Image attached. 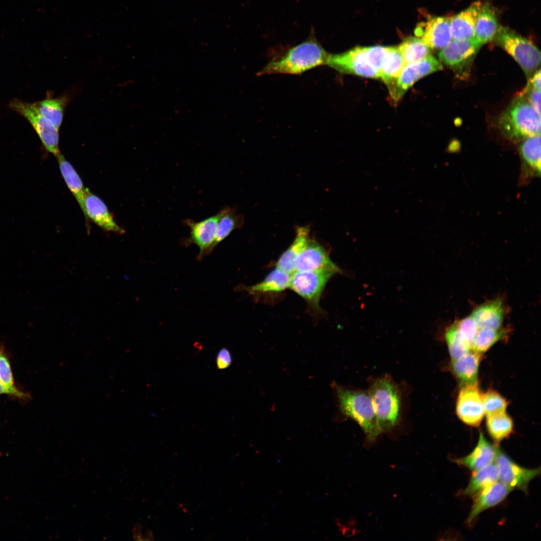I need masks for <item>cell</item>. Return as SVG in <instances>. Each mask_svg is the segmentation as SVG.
<instances>
[{
  "label": "cell",
  "instance_id": "6",
  "mask_svg": "<svg viewBox=\"0 0 541 541\" xmlns=\"http://www.w3.org/2000/svg\"><path fill=\"white\" fill-rule=\"evenodd\" d=\"M481 46L474 38L452 39L439 52L438 58L457 78L465 80L470 75L473 61Z\"/></svg>",
  "mask_w": 541,
  "mask_h": 541
},
{
  "label": "cell",
  "instance_id": "40",
  "mask_svg": "<svg viewBox=\"0 0 541 541\" xmlns=\"http://www.w3.org/2000/svg\"><path fill=\"white\" fill-rule=\"evenodd\" d=\"M232 362V357L229 350L226 348H222L218 352L216 357V364L217 368L223 369L228 367Z\"/></svg>",
  "mask_w": 541,
  "mask_h": 541
},
{
  "label": "cell",
  "instance_id": "10",
  "mask_svg": "<svg viewBox=\"0 0 541 541\" xmlns=\"http://www.w3.org/2000/svg\"><path fill=\"white\" fill-rule=\"evenodd\" d=\"M326 65L341 73L379 78L377 72L369 62L364 47H357L340 54H329Z\"/></svg>",
  "mask_w": 541,
  "mask_h": 541
},
{
  "label": "cell",
  "instance_id": "25",
  "mask_svg": "<svg viewBox=\"0 0 541 541\" xmlns=\"http://www.w3.org/2000/svg\"><path fill=\"white\" fill-rule=\"evenodd\" d=\"M61 174L84 213V199L86 188L79 175L71 164L60 153L57 156Z\"/></svg>",
  "mask_w": 541,
  "mask_h": 541
},
{
  "label": "cell",
  "instance_id": "7",
  "mask_svg": "<svg viewBox=\"0 0 541 541\" xmlns=\"http://www.w3.org/2000/svg\"><path fill=\"white\" fill-rule=\"evenodd\" d=\"M8 106L29 121L48 152L56 157L60 153L59 129L40 114L34 103L14 99L10 102Z\"/></svg>",
  "mask_w": 541,
  "mask_h": 541
},
{
  "label": "cell",
  "instance_id": "14",
  "mask_svg": "<svg viewBox=\"0 0 541 541\" xmlns=\"http://www.w3.org/2000/svg\"><path fill=\"white\" fill-rule=\"evenodd\" d=\"M451 18L435 17L418 24L415 35L430 48L441 50L452 40Z\"/></svg>",
  "mask_w": 541,
  "mask_h": 541
},
{
  "label": "cell",
  "instance_id": "24",
  "mask_svg": "<svg viewBox=\"0 0 541 541\" xmlns=\"http://www.w3.org/2000/svg\"><path fill=\"white\" fill-rule=\"evenodd\" d=\"M499 480L495 463L474 471L466 487L461 494L474 497L482 490Z\"/></svg>",
  "mask_w": 541,
  "mask_h": 541
},
{
  "label": "cell",
  "instance_id": "36",
  "mask_svg": "<svg viewBox=\"0 0 541 541\" xmlns=\"http://www.w3.org/2000/svg\"><path fill=\"white\" fill-rule=\"evenodd\" d=\"M462 337L472 349V347L478 331V327L471 316L455 322Z\"/></svg>",
  "mask_w": 541,
  "mask_h": 541
},
{
  "label": "cell",
  "instance_id": "12",
  "mask_svg": "<svg viewBox=\"0 0 541 541\" xmlns=\"http://www.w3.org/2000/svg\"><path fill=\"white\" fill-rule=\"evenodd\" d=\"M456 413L466 424L477 427L484 415L482 394L477 383L461 386L456 403Z\"/></svg>",
  "mask_w": 541,
  "mask_h": 541
},
{
  "label": "cell",
  "instance_id": "18",
  "mask_svg": "<svg viewBox=\"0 0 541 541\" xmlns=\"http://www.w3.org/2000/svg\"><path fill=\"white\" fill-rule=\"evenodd\" d=\"M512 490L499 480L482 490L474 497L466 522L471 523L482 511L500 503Z\"/></svg>",
  "mask_w": 541,
  "mask_h": 541
},
{
  "label": "cell",
  "instance_id": "11",
  "mask_svg": "<svg viewBox=\"0 0 541 541\" xmlns=\"http://www.w3.org/2000/svg\"><path fill=\"white\" fill-rule=\"evenodd\" d=\"M494 463L500 481L512 490L519 489L525 493L529 483L540 473V467L528 469L518 465L499 448Z\"/></svg>",
  "mask_w": 541,
  "mask_h": 541
},
{
  "label": "cell",
  "instance_id": "13",
  "mask_svg": "<svg viewBox=\"0 0 541 541\" xmlns=\"http://www.w3.org/2000/svg\"><path fill=\"white\" fill-rule=\"evenodd\" d=\"M295 271L327 270L341 273L340 268L331 259L325 248L316 240L309 238L295 261Z\"/></svg>",
  "mask_w": 541,
  "mask_h": 541
},
{
  "label": "cell",
  "instance_id": "31",
  "mask_svg": "<svg viewBox=\"0 0 541 541\" xmlns=\"http://www.w3.org/2000/svg\"><path fill=\"white\" fill-rule=\"evenodd\" d=\"M486 428L495 445L498 446L501 440L512 432L513 423L512 419L504 412L486 416Z\"/></svg>",
  "mask_w": 541,
  "mask_h": 541
},
{
  "label": "cell",
  "instance_id": "17",
  "mask_svg": "<svg viewBox=\"0 0 541 541\" xmlns=\"http://www.w3.org/2000/svg\"><path fill=\"white\" fill-rule=\"evenodd\" d=\"M479 433L477 445L467 455L454 460L458 464L475 471L494 462L498 449Z\"/></svg>",
  "mask_w": 541,
  "mask_h": 541
},
{
  "label": "cell",
  "instance_id": "4",
  "mask_svg": "<svg viewBox=\"0 0 541 541\" xmlns=\"http://www.w3.org/2000/svg\"><path fill=\"white\" fill-rule=\"evenodd\" d=\"M499 127L503 135L513 142L540 135V114L520 94L501 115Z\"/></svg>",
  "mask_w": 541,
  "mask_h": 541
},
{
  "label": "cell",
  "instance_id": "1",
  "mask_svg": "<svg viewBox=\"0 0 541 541\" xmlns=\"http://www.w3.org/2000/svg\"><path fill=\"white\" fill-rule=\"evenodd\" d=\"M329 55L314 36H312L306 41L290 49L282 56L272 60L257 75L301 74L326 64Z\"/></svg>",
  "mask_w": 541,
  "mask_h": 541
},
{
  "label": "cell",
  "instance_id": "34",
  "mask_svg": "<svg viewBox=\"0 0 541 541\" xmlns=\"http://www.w3.org/2000/svg\"><path fill=\"white\" fill-rule=\"evenodd\" d=\"M445 339L452 360L458 359L471 350L460 334L455 322L446 330Z\"/></svg>",
  "mask_w": 541,
  "mask_h": 541
},
{
  "label": "cell",
  "instance_id": "30",
  "mask_svg": "<svg viewBox=\"0 0 541 541\" xmlns=\"http://www.w3.org/2000/svg\"><path fill=\"white\" fill-rule=\"evenodd\" d=\"M519 152L529 169L536 175L540 172V136L536 135L523 139L519 146Z\"/></svg>",
  "mask_w": 541,
  "mask_h": 541
},
{
  "label": "cell",
  "instance_id": "15",
  "mask_svg": "<svg viewBox=\"0 0 541 541\" xmlns=\"http://www.w3.org/2000/svg\"><path fill=\"white\" fill-rule=\"evenodd\" d=\"M223 207L216 214L200 221L195 222L188 218L183 220V224L189 228V237L184 241L185 244L193 243L199 248L198 257L208 254L212 244L219 220L224 212Z\"/></svg>",
  "mask_w": 541,
  "mask_h": 541
},
{
  "label": "cell",
  "instance_id": "9",
  "mask_svg": "<svg viewBox=\"0 0 541 541\" xmlns=\"http://www.w3.org/2000/svg\"><path fill=\"white\" fill-rule=\"evenodd\" d=\"M442 68L441 62L432 55L418 62L406 65L396 80L388 87L394 104L397 103L407 90L417 81Z\"/></svg>",
  "mask_w": 541,
  "mask_h": 541
},
{
  "label": "cell",
  "instance_id": "35",
  "mask_svg": "<svg viewBox=\"0 0 541 541\" xmlns=\"http://www.w3.org/2000/svg\"><path fill=\"white\" fill-rule=\"evenodd\" d=\"M482 401L486 416L505 412L508 404L505 398L492 389L482 394Z\"/></svg>",
  "mask_w": 541,
  "mask_h": 541
},
{
  "label": "cell",
  "instance_id": "5",
  "mask_svg": "<svg viewBox=\"0 0 541 541\" xmlns=\"http://www.w3.org/2000/svg\"><path fill=\"white\" fill-rule=\"evenodd\" d=\"M496 44L510 54L528 77L540 63V53L530 41L510 29L499 26L494 37Z\"/></svg>",
  "mask_w": 541,
  "mask_h": 541
},
{
  "label": "cell",
  "instance_id": "20",
  "mask_svg": "<svg viewBox=\"0 0 541 541\" xmlns=\"http://www.w3.org/2000/svg\"><path fill=\"white\" fill-rule=\"evenodd\" d=\"M482 3L476 2L469 7L451 18L452 39H471L474 37L475 28Z\"/></svg>",
  "mask_w": 541,
  "mask_h": 541
},
{
  "label": "cell",
  "instance_id": "3",
  "mask_svg": "<svg viewBox=\"0 0 541 541\" xmlns=\"http://www.w3.org/2000/svg\"><path fill=\"white\" fill-rule=\"evenodd\" d=\"M368 391L371 396L381 433L389 431L400 422L402 394L389 375L373 379Z\"/></svg>",
  "mask_w": 541,
  "mask_h": 541
},
{
  "label": "cell",
  "instance_id": "37",
  "mask_svg": "<svg viewBox=\"0 0 541 541\" xmlns=\"http://www.w3.org/2000/svg\"><path fill=\"white\" fill-rule=\"evenodd\" d=\"M364 48L370 64L377 72L379 76L388 47L374 46Z\"/></svg>",
  "mask_w": 541,
  "mask_h": 541
},
{
  "label": "cell",
  "instance_id": "42",
  "mask_svg": "<svg viewBox=\"0 0 541 541\" xmlns=\"http://www.w3.org/2000/svg\"><path fill=\"white\" fill-rule=\"evenodd\" d=\"M533 88L540 91V70H538L529 78L527 83Z\"/></svg>",
  "mask_w": 541,
  "mask_h": 541
},
{
  "label": "cell",
  "instance_id": "39",
  "mask_svg": "<svg viewBox=\"0 0 541 541\" xmlns=\"http://www.w3.org/2000/svg\"><path fill=\"white\" fill-rule=\"evenodd\" d=\"M523 95L528 102L540 113V91L537 90L531 87L528 83L523 92Z\"/></svg>",
  "mask_w": 541,
  "mask_h": 541
},
{
  "label": "cell",
  "instance_id": "2",
  "mask_svg": "<svg viewBox=\"0 0 541 541\" xmlns=\"http://www.w3.org/2000/svg\"><path fill=\"white\" fill-rule=\"evenodd\" d=\"M332 386L341 412L360 426L368 441H375L381 433L368 390L346 388L335 382Z\"/></svg>",
  "mask_w": 541,
  "mask_h": 541
},
{
  "label": "cell",
  "instance_id": "22",
  "mask_svg": "<svg viewBox=\"0 0 541 541\" xmlns=\"http://www.w3.org/2000/svg\"><path fill=\"white\" fill-rule=\"evenodd\" d=\"M497 29L493 8L488 3L482 4L476 22L474 39L482 46L494 38Z\"/></svg>",
  "mask_w": 541,
  "mask_h": 541
},
{
  "label": "cell",
  "instance_id": "26",
  "mask_svg": "<svg viewBox=\"0 0 541 541\" xmlns=\"http://www.w3.org/2000/svg\"><path fill=\"white\" fill-rule=\"evenodd\" d=\"M291 275L276 267L259 283L245 289L252 294L278 293L289 288Z\"/></svg>",
  "mask_w": 541,
  "mask_h": 541
},
{
  "label": "cell",
  "instance_id": "23",
  "mask_svg": "<svg viewBox=\"0 0 541 541\" xmlns=\"http://www.w3.org/2000/svg\"><path fill=\"white\" fill-rule=\"evenodd\" d=\"M309 238V229L308 227L297 228L294 241L278 259L276 267L290 275L295 272V260Z\"/></svg>",
  "mask_w": 541,
  "mask_h": 541
},
{
  "label": "cell",
  "instance_id": "33",
  "mask_svg": "<svg viewBox=\"0 0 541 541\" xmlns=\"http://www.w3.org/2000/svg\"><path fill=\"white\" fill-rule=\"evenodd\" d=\"M506 333L505 330L502 329H480L474 341L472 351L480 355L484 353L497 341L503 339Z\"/></svg>",
  "mask_w": 541,
  "mask_h": 541
},
{
  "label": "cell",
  "instance_id": "19",
  "mask_svg": "<svg viewBox=\"0 0 541 541\" xmlns=\"http://www.w3.org/2000/svg\"><path fill=\"white\" fill-rule=\"evenodd\" d=\"M502 301L496 299L482 304L475 308L471 316L478 328L500 329L505 309Z\"/></svg>",
  "mask_w": 541,
  "mask_h": 541
},
{
  "label": "cell",
  "instance_id": "38",
  "mask_svg": "<svg viewBox=\"0 0 541 541\" xmlns=\"http://www.w3.org/2000/svg\"><path fill=\"white\" fill-rule=\"evenodd\" d=\"M0 382L10 389H17L14 386L9 362L2 350H0Z\"/></svg>",
  "mask_w": 541,
  "mask_h": 541
},
{
  "label": "cell",
  "instance_id": "32",
  "mask_svg": "<svg viewBox=\"0 0 541 541\" xmlns=\"http://www.w3.org/2000/svg\"><path fill=\"white\" fill-rule=\"evenodd\" d=\"M406 65L415 63L431 55L430 49L417 37L405 38L398 46Z\"/></svg>",
  "mask_w": 541,
  "mask_h": 541
},
{
  "label": "cell",
  "instance_id": "29",
  "mask_svg": "<svg viewBox=\"0 0 541 541\" xmlns=\"http://www.w3.org/2000/svg\"><path fill=\"white\" fill-rule=\"evenodd\" d=\"M68 101V96H62L55 98L48 97L42 101L36 102L34 104L43 117L59 129Z\"/></svg>",
  "mask_w": 541,
  "mask_h": 541
},
{
  "label": "cell",
  "instance_id": "21",
  "mask_svg": "<svg viewBox=\"0 0 541 541\" xmlns=\"http://www.w3.org/2000/svg\"><path fill=\"white\" fill-rule=\"evenodd\" d=\"M481 355L470 351L462 357L452 360L451 369L454 375L462 385L474 384L477 382V374Z\"/></svg>",
  "mask_w": 541,
  "mask_h": 541
},
{
  "label": "cell",
  "instance_id": "41",
  "mask_svg": "<svg viewBox=\"0 0 541 541\" xmlns=\"http://www.w3.org/2000/svg\"><path fill=\"white\" fill-rule=\"evenodd\" d=\"M1 394L11 395L19 398H25L28 396L27 395L20 392L18 389L14 390L7 387L0 382V394Z\"/></svg>",
  "mask_w": 541,
  "mask_h": 541
},
{
  "label": "cell",
  "instance_id": "8",
  "mask_svg": "<svg viewBox=\"0 0 541 541\" xmlns=\"http://www.w3.org/2000/svg\"><path fill=\"white\" fill-rule=\"evenodd\" d=\"M334 274L327 270L295 271L291 275L289 288L304 298L313 309L320 311L322 293Z\"/></svg>",
  "mask_w": 541,
  "mask_h": 541
},
{
  "label": "cell",
  "instance_id": "27",
  "mask_svg": "<svg viewBox=\"0 0 541 541\" xmlns=\"http://www.w3.org/2000/svg\"><path fill=\"white\" fill-rule=\"evenodd\" d=\"M405 66L398 46L388 47L379 73V78L388 87L396 80Z\"/></svg>",
  "mask_w": 541,
  "mask_h": 541
},
{
  "label": "cell",
  "instance_id": "28",
  "mask_svg": "<svg viewBox=\"0 0 541 541\" xmlns=\"http://www.w3.org/2000/svg\"><path fill=\"white\" fill-rule=\"evenodd\" d=\"M224 210L218 222L215 238L210 247L208 253L222 241L225 239L235 229L239 228L242 225L244 217L237 214L236 209L228 206L224 207Z\"/></svg>",
  "mask_w": 541,
  "mask_h": 541
},
{
  "label": "cell",
  "instance_id": "16",
  "mask_svg": "<svg viewBox=\"0 0 541 541\" xmlns=\"http://www.w3.org/2000/svg\"><path fill=\"white\" fill-rule=\"evenodd\" d=\"M84 216L103 229L122 234L124 230L114 220L105 203L86 188L84 199Z\"/></svg>",
  "mask_w": 541,
  "mask_h": 541
}]
</instances>
